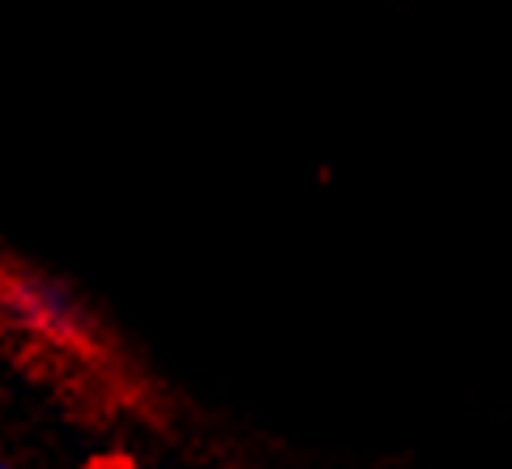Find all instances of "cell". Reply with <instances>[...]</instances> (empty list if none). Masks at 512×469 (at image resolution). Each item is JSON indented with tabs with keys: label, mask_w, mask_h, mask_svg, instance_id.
I'll list each match as a JSON object with an SVG mask.
<instances>
[{
	"label": "cell",
	"mask_w": 512,
	"mask_h": 469,
	"mask_svg": "<svg viewBox=\"0 0 512 469\" xmlns=\"http://www.w3.org/2000/svg\"><path fill=\"white\" fill-rule=\"evenodd\" d=\"M0 469H5V465H0Z\"/></svg>",
	"instance_id": "1"
}]
</instances>
